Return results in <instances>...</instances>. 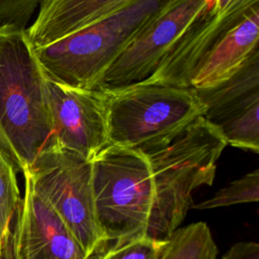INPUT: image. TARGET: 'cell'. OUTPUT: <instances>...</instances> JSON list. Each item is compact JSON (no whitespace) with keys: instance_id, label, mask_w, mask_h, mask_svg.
<instances>
[{"instance_id":"ffe728a7","label":"cell","mask_w":259,"mask_h":259,"mask_svg":"<svg viewBox=\"0 0 259 259\" xmlns=\"http://www.w3.org/2000/svg\"><path fill=\"white\" fill-rule=\"evenodd\" d=\"M235 0H209V2L213 5V7L219 10L223 11L227 9Z\"/></svg>"},{"instance_id":"52a82bcc","label":"cell","mask_w":259,"mask_h":259,"mask_svg":"<svg viewBox=\"0 0 259 259\" xmlns=\"http://www.w3.org/2000/svg\"><path fill=\"white\" fill-rule=\"evenodd\" d=\"M207 1L174 0L166 6L135 35L104 73L96 89H116L148 79Z\"/></svg>"},{"instance_id":"30bf717a","label":"cell","mask_w":259,"mask_h":259,"mask_svg":"<svg viewBox=\"0 0 259 259\" xmlns=\"http://www.w3.org/2000/svg\"><path fill=\"white\" fill-rule=\"evenodd\" d=\"M257 4L259 0H235L219 11L208 0L169 47L152 75L142 82L191 88L192 77L208 52Z\"/></svg>"},{"instance_id":"e0dca14e","label":"cell","mask_w":259,"mask_h":259,"mask_svg":"<svg viewBox=\"0 0 259 259\" xmlns=\"http://www.w3.org/2000/svg\"><path fill=\"white\" fill-rule=\"evenodd\" d=\"M164 242L146 236L117 242L104 254L102 259H158Z\"/></svg>"},{"instance_id":"9a60e30c","label":"cell","mask_w":259,"mask_h":259,"mask_svg":"<svg viewBox=\"0 0 259 259\" xmlns=\"http://www.w3.org/2000/svg\"><path fill=\"white\" fill-rule=\"evenodd\" d=\"M17 169L0 147V257L8 243L21 195Z\"/></svg>"},{"instance_id":"7c38bea8","label":"cell","mask_w":259,"mask_h":259,"mask_svg":"<svg viewBox=\"0 0 259 259\" xmlns=\"http://www.w3.org/2000/svg\"><path fill=\"white\" fill-rule=\"evenodd\" d=\"M258 37L259 4L208 52L192 77L191 88H212L235 76L258 50Z\"/></svg>"},{"instance_id":"3957f363","label":"cell","mask_w":259,"mask_h":259,"mask_svg":"<svg viewBox=\"0 0 259 259\" xmlns=\"http://www.w3.org/2000/svg\"><path fill=\"white\" fill-rule=\"evenodd\" d=\"M174 0H130L109 14L49 45L34 49L47 78L96 89L135 35Z\"/></svg>"},{"instance_id":"ba28073f","label":"cell","mask_w":259,"mask_h":259,"mask_svg":"<svg viewBox=\"0 0 259 259\" xmlns=\"http://www.w3.org/2000/svg\"><path fill=\"white\" fill-rule=\"evenodd\" d=\"M47 93L57 147L92 160L109 145L104 90L71 87L47 78Z\"/></svg>"},{"instance_id":"5bb4252c","label":"cell","mask_w":259,"mask_h":259,"mask_svg":"<svg viewBox=\"0 0 259 259\" xmlns=\"http://www.w3.org/2000/svg\"><path fill=\"white\" fill-rule=\"evenodd\" d=\"M218 248L205 223L177 228L163 243L158 259H217Z\"/></svg>"},{"instance_id":"7a4b0ae2","label":"cell","mask_w":259,"mask_h":259,"mask_svg":"<svg viewBox=\"0 0 259 259\" xmlns=\"http://www.w3.org/2000/svg\"><path fill=\"white\" fill-rule=\"evenodd\" d=\"M0 147L18 172L57 147L47 78L26 30L0 26Z\"/></svg>"},{"instance_id":"277c9868","label":"cell","mask_w":259,"mask_h":259,"mask_svg":"<svg viewBox=\"0 0 259 259\" xmlns=\"http://www.w3.org/2000/svg\"><path fill=\"white\" fill-rule=\"evenodd\" d=\"M91 162L95 212L104 241L144 236L153 197L145 154L139 148L109 144Z\"/></svg>"},{"instance_id":"8fae6325","label":"cell","mask_w":259,"mask_h":259,"mask_svg":"<svg viewBox=\"0 0 259 259\" xmlns=\"http://www.w3.org/2000/svg\"><path fill=\"white\" fill-rule=\"evenodd\" d=\"M8 243L0 259H89L64 221L32 188L26 173Z\"/></svg>"},{"instance_id":"d6986e66","label":"cell","mask_w":259,"mask_h":259,"mask_svg":"<svg viewBox=\"0 0 259 259\" xmlns=\"http://www.w3.org/2000/svg\"><path fill=\"white\" fill-rule=\"evenodd\" d=\"M222 259H259V244L252 241L236 243Z\"/></svg>"},{"instance_id":"6da1fadb","label":"cell","mask_w":259,"mask_h":259,"mask_svg":"<svg viewBox=\"0 0 259 259\" xmlns=\"http://www.w3.org/2000/svg\"><path fill=\"white\" fill-rule=\"evenodd\" d=\"M227 142L202 115L172 134L139 148L147 157L153 184L146 237L164 242L183 222L192 191L211 185Z\"/></svg>"},{"instance_id":"2e32d148","label":"cell","mask_w":259,"mask_h":259,"mask_svg":"<svg viewBox=\"0 0 259 259\" xmlns=\"http://www.w3.org/2000/svg\"><path fill=\"white\" fill-rule=\"evenodd\" d=\"M259 199V169L249 172L245 176L231 182L219 190L211 198L195 204L192 207L205 209L230 206L238 203L255 202Z\"/></svg>"},{"instance_id":"5b68a950","label":"cell","mask_w":259,"mask_h":259,"mask_svg":"<svg viewBox=\"0 0 259 259\" xmlns=\"http://www.w3.org/2000/svg\"><path fill=\"white\" fill-rule=\"evenodd\" d=\"M109 144L137 148L164 138L202 115L195 89L140 82L104 90Z\"/></svg>"},{"instance_id":"8992f818","label":"cell","mask_w":259,"mask_h":259,"mask_svg":"<svg viewBox=\"0 0 259 259\" xmlns=\"http://www.w3.org/2000/svg\"><path fill=\"white\" fill-rule=\"evenodd\" d=\"M23 172L90 257L104 241L95 212L91 160L54 147L41 152Z\"/></svg>"},{"instance_id":"ac0fdd59","label":"cell","mask_w":259,"mask_h":259,"mask_svg":"<svg viewBox=\"0 0 259 259\" xmlns=\"http://www.w3.org/2000/svg\"><path fill=\"white\" fill-rule=\"evenodd\" d=\"M44 0H0V26L26 30Z\"/></svg>"},{"instance_id":"4fadbf2b","label":"cell","mask_w":259,"mask_h":259,"mask_svg":"<svg viewBox=\"0 0 259 259\" xmlns=\"http://www.w3.org/2000/svg\"><path fill=\"white\" fill-rule=\"evenodd\" d=\"M130 0H44L26 29L33 49L49 45L109 14Z\"/></svg>"},{"instance_id":"9c48e42d","label":"cell","mask_w":259,"mask_h":259,"mask_svg":"<svg viewBox=\"0 0 259 259\" xmlns=\"http://www.w3.org/2000/svg\"><path fill=\"white\" fill-rule=\"evenodd\" d=\"M195 91L204 107L202 117L227 144L258 153V50L231 79L215 87Z\"/></svg>"}]
</instances>
